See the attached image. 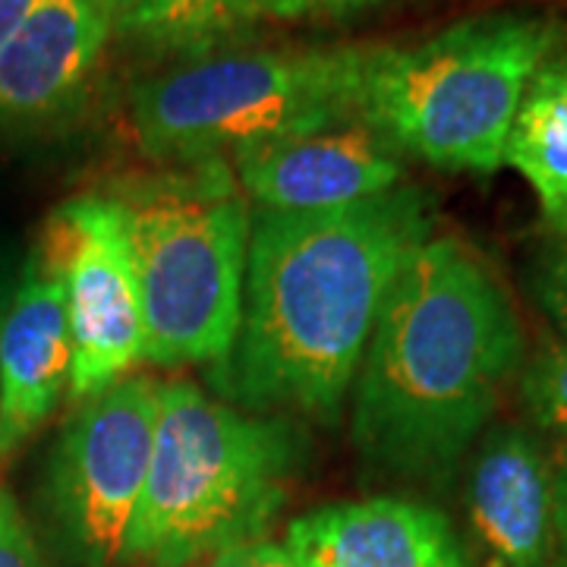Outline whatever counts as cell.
Returning a JSON list of instances; mask_svg holds the SVG:
<instances>
[{
  "instance_id": "24",
  "label": "cell",
  "mask_w": 567,
  "mask_h": 567,
  "mask_svg": "<svg viewBox=\"0 0 567 567\" xmlns=\"http://www.w3.org/2000/svg\"><path fill=\"white\" fill-rule=\"evenodd\" d=\"M7 297H10V284L0 281V319H3V309H7Z\"/></svg>"
},
{
  "instance_id": "3",
  "label": "cell",
  "mask_w": 567,
  "mask_h": 567,
  "mask_svg": "<svg viewBox=\"0 0 567 567\" xmlns=\"http://www.w3.org/2000/svg\"><path fill=\"white\" fill-rule=\"evenodd\" d=\"M306 454L287 416L244 413L193 382L162 385L126 565L193 567L265 539Z\"/></svg>"
},
{
  "instance_id": "25",
  "label": "cell",
  "mask_w": 567,
  "mask_h": 567,
  "mask_svg": "<svg viewBox=\"0 0 567 567\" xmlns=\"http://www.w3.org/2000/svg\"><path fill=\"white\" fill-rule=\"evenodd\" d=\"M488 567H502V565H495V561H492V565H488Z\"/></svg>"
},
{
  "instance_id": "5",
  "label": "cell",
  "mask_w": 567,
  "mask_h": 567,
  "mask_svg": "<svg viewBox=\"0 0 567 567\" xmlns=\"http://www.w3.org/2000/svg\"><path fill=\"white\" fill-rule=\"evenodd\" d=\"M126 218L142 300V363L218 365L244 306L252 208L230 162L164 167L107 189Z\"/></svg>"
},
{
  "instance_id": "17",
  "label": "cell",
  "mask_w": 567,
  "mask_h": 567,
  "mask_svg": "<svg viewBox=\"0 0 567 567\" xmlns=\"http://www.w3.org/2000/svg\"><path fill=\"white\" fill-rule=\"evenodd\" d=\"M529 293L558 331V344L567 350V227L546 230L529 262Z\"/></svg>"
},
{
  "instance_id": "23",
  "label": "cell",
  "mask_w": 567,
  "mask_h": 567,
  "mask_svg": "<svg viewBox=\"0 0 567 567\" xmlns=\"http://www.w3.org/2000/svg\"><path fill=\"white\" fill-rule=\"evenodd\" d=\"M95 3H99L104 13L114 20V25H117V20H123V17L130 13V7H133L136 0H95Z\"/></svg>"
},
{
  "instance_id": "10",
  "label": "cell",
  "mask_w": 567,
  "mask_h": 567,
  "mask_svg": "<svg viewBox=\"0 0 567 567\" xmlns=\"http://www.w3.org/2000/svg\"><path fill=\"white\" fill-rule=\"evenodd\" d=\"M114 20L95 0H39L0 54V130L66 117L99 73Z\"/></svg>"
},
{
  "instance_id": "2",
  "label": "cell",
  "mask_w": 567,
  "mask_h": 567,
  "mask_svg": "<svg viewBox=\"0 0 567 567\" xmlns=\"http://www.w3.org/2000/svg\"><path fill=\"white\" fill-rule=\"evenodd\" d=\"M524 363V324L502 278L466 240L432 234L398 271L357 372V454L382 473L445 480Z\"/></svg>"
},
{
  "instance_id": "15",
  "label": "cell",
  "mask_w": 567,
  "mask_h": 567,
  "mask_svg": "<svg viewBox=\"0 0 567 567\" xmlns=\"http://www.w3.org/2000/svg\"><path fill=\"white\" fill-rule=\"evenodd\" d=\"M252 0H136L114 35L152 58L199 61L256 25Z\"/></svg>"
},
{
  "instance_id": "9",
  "label": "cell",
  "mask_w": 567,
  "mask_h": 567,
  "mask_svg": "<svg viewBox=\"0 0 567 567\" xmlns=\"http://www.w3.org/2000/svg\"><path fill=\"white\" fill-rule=\"evenodd\" d=\"M230 167L246 199L262 212L347 208L404 181V155L360 111L244 148Z\"/></svg>"
},
{
  "instance_id": "13",
  "label": "cell",
  "mask_w": 567,
  "mask_h": 567,
  "mask_svg": "<svg viewBox=\"0 0 567 567\" xmlns=\"http://www.w3.org/2000/svg\"><path fill=\"white\" fill-rule=\"evenodd\" d=\"M70 369L73 341L63 287L29 259L0 319V461L48 423L70 388Z\"/></svg>"
},
{
  "instance_id": "18",
  "label": "cell",
  "mask_w": 567,
  "mask_h": 567,
  "mask_svg": "<svg viewBox=\"0 0 567 567\" xmlns=\"http://www.w3.org/2000/svg\"><path fill=\"white\" fill-rule=\"evenodd\" d=\"M379 3L382 0H252V10L259 22H324L350 20Z\"/></svg>"
},
{
  "instance_id": "7",
  "label": "cell",
  "mask_w": 567,
  "mask_h": 567,
  "mask_svg": "<svg viewBox=\"0 0 567 567\" xmlns=\"http://www.w3.org/2000/svg\"><path fill=\"white\" fill-rule=\"evenodd\" d=\"M162 382L126 375L82 401L48 461L44 507L80 567H123L136 524Z\"/></svg>"
},
{
  "instance_id": "11",
  "label": "cell",
  "mask_w": 567,
  "mask_h": 567,
  "mask_svg": "<svg viewBox=\"0 0 567 567\" xmlns=\"http://www.w3.org/2000/svg\"><path fill=\"white\" fill-rule=\"evenodd\" d=\"M466 502L495 565L548 567L555 561V466L527 425L498 423L480 435Z\"/></svg>"
},
{
  "instance_id": "22",
  "label": "cell",
  "mask_w": 567,
  "mask_h": 567,
  "mask_svg": "<svg viewBox=\"0 0 567 567\" xmlns=\"http://www.w3.org/2000/svg\"><path fill=\"white\" fill-rule=\"evenodd\" d=\"M39 0H0V54L7 51V44L10 39L17 35V29H20L25 17L32 13V7H35Z\"/></svg>"
},
{
  "instance_id": "21",
  "label": "cell",
  "mask_w": 567,
  "mask_h": 567,
  "mask_svg": "<svg viewBox=\"0 0 567 567\" xmlns=\"http://www.w3.org/2000/svg\"><path fill=\"white\" fill-rule=\"evenodd\" d=\"M555 558L567 567V457L555 466Z\"/></svg>"
},
{
  "instance_id": "12",
  "label": "cell",
  "mask_w": 567,
  "mask_h": 567,
  "mask_svg": "<svg viewBox=\"0 0 567 567\" xmlns=\"http://www.w3.org/2000/svg\"><path fill=\"white\" fill-rule=\"evenodd\" d=\"M284 546L303 567H466L464 546L445 514L398 495L300 514L290 520Z\"/></svg>"
},
{
  "instance_id": "16",
  "label": "cell",
  "mask_w": 567,
  "mask_h": 567,
  "mask_svg": "<svg viewBox=\"0 0 567 567\" xmlns=\"http://www.w3.org/2000/svg\"><path fill=\"white\" fill-rule=\"evenodd\" d=\"M520 401L529 420L567 439V350L558 341L543 344L520 369Z\"/></svg>"
},
{
  "instance_id": "14",
  "label": "cell",
  "mask_w": 567,
  "mask_h": 567,
  "mask_svg": "<svg viewBox=\"0 0 567 567\" xmlns=\"http://www.w3.org/2000/svg\"><path fill=\"white\" fill-rule=\"evenodd\" d=\"M533 189L548 230L567 227V51L533 76L505 148Z\"/></svg>"
},
{
  "instance_id": "1",
  "label": "cell",
  "mask_w": 567,
  "mask_h": 567,
  "mask_svg": "<svg viewBox=\"0 0 567 567\" xmlns=\"http://www.w3.org/2000/svg\"><path fill=\"white\" fill-rule=\"evenodd\" d=\"M429 237L416 186L331 212H252L240 328L212 369L224 404L338 423L394 278Z\"/></svg>"
},
{
  "instance_id": "4",
  "label": "cell",
  "mask_w": 567,
  "mask_h": 567,
  "mask_svg": "<svg viewBox=\"0 0 567 567\" xmlns=\"http://www.w3.org/2000/svg\"><path fill=\"white\" fill-rule=\"evenodd\" d=\"M567 51V22L483 13L410 44H372L360 114L404 158L495 174L533 76Z\"/></svg>"
},
{
  "instance_id": "8",
  "label": "cell",
  "mask_w": 567,
  "mask_h": 567,
  "mask_svg": "<svg viewBox=\"0 0 567 567\" xmlns=\"http://www.w3.org/2000/svg\"><path fill=\"white\" fill-rule=\"evenodd\" d=\"M32 259L63 287L73 341L70 394L82 404L142 363L140 281L117 199L80 193L58 205Z\"/></svg>"
},
{
  "instance_id": "20",
  "label": "cell",
  "mask_w": 567,
  "mask_h": 567,
  "mask_svg": "<svg viewBox=\"0 0 567 567\" xmlns=\"http://www.w3.org/2000/svg\"><path fill=\"white\" fill-rule=\"evenodd\" d=\"M193 567H303L293 551L281 543H268V539H256V543H246V546L224 548L218 555L205 558L199 565Z\"/></svg>"
},
{
  "instance_id": "19",
  "label": "cell",
  "mask_w": 567,
  "mask_h": 567,
  "mask_svg": "<svg viewBox=\"0 0 567 567\" xmlns=\"http://www.w3.org/2000/svg\"><path fill=\"white\" fill-rule=\"evenodd\" d=\"M0 567H48L17 498L0 488Z\"/></svg>"
},
{
  "instance_id": "6",
  "label": "cell",
  "mask_w": 567,
  "mask_h": 567,
  "mask_svg": "<svg viewBox=\"0 0 567 567\" xmlns=\"http://www.w3.org/2000/svg\"><path fill=\"white\" fill-rule=\"evenodd\" d=\"M372 44L227 51L177 63L130 95L136 148L164 167L227 162L244 148L360 111Z\"/></svg>"
}]
</instances>
